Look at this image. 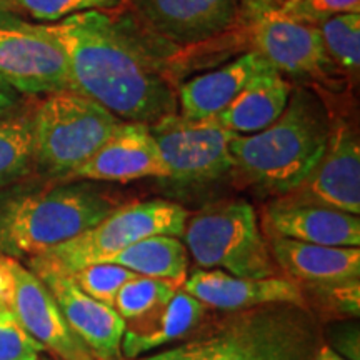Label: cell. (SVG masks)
<instances>
[{
    "label": "cell",
    "instance_id": "4",
    "mask_svg": "<svg viewBox=\"0 0 360 360\" xmlns=\"http://www.w3.org/2000/svg\"><path fill=\"white\" fill-rule=\"evenodd\" d=\"M195 342L202 360H314L323 337L309 307L277 302L232 312Z\"/></svg>",
    "mask_w": 360,
    "mask_h": 360
},
{
    "label": "cell",
    "instance_id": "5",
    "mask_svg": "<svg viewBox=\"0 0 360 360\" xmlns=\"http://www.w3.org/2000/svg\"><path fill=\"white\" fill-rule=\"evenodd\" d=\"M184 245L199 267L237 277L281 276L255 209L245 200L215 202L188 215Z\"/></svg>",
    "mask_w": 360,
    "mask_h": 360
},
{
    "label": "cell",
    "instance_id": "19",
    "mask_svg": "<svg viewBox=\"0 0 360 360\" xmlns=\"http://www.w3.org/2000/svg\"><path fill=\"white\" fill-rule=\"evenodd\" d=\"M270 254L282 276L299 285H323L360 278L359 247H328L267 237Z\"/></svg>",
    "mask_w": 360,
    "mask_h": 360
},
{
    "label": "cell",
    "instance_id": "30",
    "mask_svg": "<svg viewBox=\"0 0 360 360\" xmlns=\"http://www.w3.org/2000/svg\"><path fill=\"white\" fill-rule=\"evenodd\" d=\"M44 350L11 309L0 312V360H40Z\"/></svg>",
    "mask_w": 360,
    "mask_h": 360
},
{
    "label": "cell",
    "instance_id": "22",
    "mask_svg": "<svg viewBox=\"0 0 360 360\" xmlns=\"http://www.w3.org/2000/svg\"><path fill=\"white\" fill-rule=\"evenodd\" d=\"M103 262L120 265L137 276L159 278L182 287L187 278L188 252L179 237L152 236L135 242Z\"/></svg>",
    "mask_w": 360,
    "mask_h": 360
},
{
    "label": "cell",
    "instance_id": "35",
    "mask_svg": "<svg viewBox=\"0 0 360 360\" xmlns=\"http://www.w3.org/2000/svg\"><path fill=\"white\" fill-rule=\"evenodd\" d=\"M314 360H347V359L342 357L339 352H335V350L332 349L330 345L323 342V344L321 345V349H319L317 355H315Z\"/></svg>",
    "mask_w": 360,
    "mask_h": 360
},
{
    "label": "cell",
    "instance_id": "6",
    "mask_svg": "<svg viewBox=\"0 0 360 360\" xmlns=\"http://www.w3.org/2000/svg\"><path fill=\"white\" fill-rule=\"evenodd\" d=\"M187 219V210L170 200L154 199L122 204L77 237L30 257L29 265L70 276L85 265L114 257L142 238L182 237Z\"/></svg>",
    "mask_w": 360,
    "mask_h": 360
},
{
    "label": "cell",
    "instance_id": "34",
    "mask_svg": "<svg viewBox=\"0 0 360 360\" xmlns=\"http://www.w3.org/2000/svg\"><path fill=\"white\" fill-rule=\"evenodd\" d=\"M8 307V277L7 270L4 267L2 255H0V312Z\"/></svg>",
    "mask_w": 360,
    "mask_h": 360
},
{
    "label": "cell",
    "instance_id": "9",
    "mask_svg": "<svg viewBox=\"0 0 360 360\" xmlns=\"http://www.w3.org/2000/svg\"><path fill=\"white\" fill-rule=\"evenodd\" d=\"M254 52L278 74L295 77H327L335 69L317 27L300 24L281 12L277 0H242Z\"/></svg>",
    "mask_w": 360,
    "mask_h": 360
},
{
    "label": "cell",
    "instance_id": "13",
    "mask_svg": "<svg viewBox=\"0 0 360 360\" xmlns=\"http://www.w3.org/2000/svg\"><path fill=\"white\" fill-rule=\"evenodd\" d=\"M51 290L74 334L84 342L96 360H122L125 322L114 307L98 302L79 289L69 276L56 270L30 267Z\"/></svg>",
    "mask_w": 360,
    "mask_h": 360
},
{
    "label": "cell",
    "instance_id": "16",
    "mask_svg": "<svg viewBox=\"0 0 360 360\" xmlns=\"http://www.w3.org/2000/svg\"><path fill=\"white\" fill-rule=\"evenodd\" d=\"M180 289L186 290L207 309L229 314L277 302L307 307L299 283L285 276L247 278L232 276L224 270L197 269L187 276Z\"/></svg>",
    "mask_w": 360,
    "mask_h": 360
},
{
    "label": "cell",
    "instance_id": "31",
    "mask_svg": "<svg viewBox=\"0 0 360 360\" xmlns=\"http://www.w3.org/2000/svg\"><path fill=\"white\" fill-rule=\"evenodd\" d=\"M330 347L339 352L342 357L347 360H359L360 349H359V323L347 322L339 323L330 334Z\"/></svg>",
    "mask_w": 360,
    "mask_h": 360
},
{
    "label": "cell",
    "instance_id": "21",
    "mask_svg": "<svg viewBox=\"0 0 360 360\" xmlns=\"http://www.w3.org/2000/svg\"><path fill=\"white\" fill-rule=\"evenodd\" d=\"M290 84L277 70L259 75L242 90L215 120L237 135L257 134L272 125L285 110Z\"/></svg>",
    "mask_w": 360,
    "mask_h": 360
},
{
    "label": "cell",
    "instance_id": "17",
    "mask_svg": "<svg viewBox=\"0 0 360 360\" xmlns=\"http://www.w3.org/2000/svg\"><path fill=\"white\" fill-rule=\"evenodd\" d=\"M265 237H282L328 247H360L359 215L278 199L262 214Z\"/></svg>",
    "mask_w": 360,
    "mask_h": 360
},
{
    "label": "cell",
    "instance_id": "36",
    "mask_svg": "<svg viewBox=\"0 0 360 360\" xmlns=\"http://www.w3.org/2000/svg\"><path fill=\"white\" fill-rule=\"evenodd\" d=\"M7 12H12L11 6L7 4V0H0V13H7Z\"/></svg>",
    "mask_w": 360,
    "mask_h": 360
},
{
    "label": "cell",
    "instance_id": "29",
    "mask_svg": "<svg viewBox=\"0 0 360 360\" xmlns=\"http://www.w3.org/2000/svg\"><path fill=\"white\" fill-rule=\"evenodd\" d=\"M278 8L300 24L321 27L344 13H360V0H282Z\"/></svg>",
    "mask_w": 360,
    "mask_h": 360
},
{
    "label": "cell",
    "instance_id": "27",
    "mask_svg": "<svg viewBox=\"0 0 360 360\" xmlns=\"http://www.w3.org/2000/svg\"><path fill=\"white\" fill-rule=\"evenodd\" d=\"M137 274L120 267V265L109 262H97L85 265L70 274V278L77 283V287L84 294H87L98 302L114 307V300L119 294L120 287Z\"/></svg>",
    "mask_w": 360,
    "mask_h": 360
},
{
    "label": "cell",
    "instance_id": "11",
    "mask_svg": "<svg viewBox=\"0 0 360 360\" xmlns=\"http://www.w3.org/2000/svg\"><path fill=\"white\" fill-rule=\"evenodd\" d=\"M8 277V307L24 328L60 360H96L74 334L44 282L17 259L2 255Z\"/></svg>",
    "mask_w": 360,
    "mask_h": 360
},
{
    "label": "cell",
    "instance_id": "7",
    "mask_svg": "<svg viewBox=\"0 0 360 360\" xmlns=\"http://www.w3.org/2000/svg\"><path fill=\"white\" fill-rule=\"evenodd\" d=\"M35 165L65 180L85 164L124 120L74 90L51 94L32 115Z\"/></svg>",
    "mask_w": 360,
    "mask_h": 360
},
{
    "label": "cell",
    "instance_id": "14",
    "mask_svg": "<svg viewBox=\"0 0 360 360\" xmlns=\"http://www.w3.org/2000/svg\"><path fill=\"white\" fill-rule=\"evenodd\" d=\"M150 177L160 180L167 177L150 125L120 122L96 154L65 180L127 184Z\"/></svg>",
    "mask_w": 360,
    "mask_h": 360
},
{
    "label": "cell",
    "instance_id": "2",
    "mask_svg": "<svg viewBox=\"0 0 360 360\" xmlns=\"http://www.w3.org/2000/svg\"><path fill=\"white\" fill-rule=\"evenodd\" d=\"M330 132L326 105L314 94L297 89L272 125L257 134L233 135V172L281 199L312 172L326 152Z\"/></svg>",
    "mask_w": 360,
    "mask_h": 360
},
{
    "label": "cell",
    "instance_id": "10",
    "mask_svg": "<svg viewBox=\"0 0 360 360\" xmlns=\"http://www.w3.org/2000/svg\"><path fill=\"white\" fill-rule=\"evenodd\" d=\"M0 75L19 94L72 90L65 53L44 25L0 27Z\"/></svg>",
    "mask_w": 360,
    "mask_h": 360
},
{
    "label": "cell",
    "instance_id": "23",
    "mask_svg": "<svg viewBox=\"0 0 360 360\" xmlns=\"http://www.w3.org/2000/svg\"><path fill=\"white\" fill-rule=\"evenodd\" d=\"M34 165L32 120L29 117L0 119V188L27 177Z\"/></svg>",
    "mask_w": 360,
    "mask_h": 360
},
{
    "label": "cell",
    "instance_id": "32",
    "mask_svg": "<svg viewBox=\"0 0 360 360\" xmlns=\"http://www.w3.org/2000/svg\"><path fill=\"white\" fill-rule=\"evenodd\" d=\"M141 360H202L200 350L197 342L191 344H184L180 347L164 350V352L150 355V357H143Z\"/></svg>",
    "mask_w": 360,
    "mask_h": 360
},
{
    "label": "cell",
    "instance_id": "26",
    "mask_svg": "<svg viewBox=\"0 0 360 360\" xmlns=\"http://www.w3.org/2000/svg\"><path fill=\"white\" fill-rule=\"evenodd\" d=\"M305 304L334 317L357 319L360 314V278L323 285H300Z\"/></svg>",
    "mask_w": 360,
    "mask_h": 360
},
{
    "label": "cell",
    "instance_id": "33",
    "mask_svg": "<svg viewBox=\"0 0 360 360\" xmlns=\"http://www.w3.org/2000/svg\"><path fill=\"white\" fill-rule=\"evenodd\" d=\"M20 101L19 92L0 75V119L7 117Z\"/></svg>",
    "mask_w": 360,
    "mask_h": 360
},
{
    "label": "cell",
    "instance_id": "18",
    "mask_svg": "<svg viewBox=\"0 0 360 360\" xmlns=\"http://www.w3.org/2000/svg\"><path fill=\"white\" fill-rule=\"evenodd\" d=\"M276 70L254 51L212 72L197 75L177 92L179 114L188 119H215L252 80Z\"/></svg>",
    "mask_w": 360,
    "mask_h": 360
},
{
    "label": "cell",
    "instance_id": "28",
    "mask_svg": "<svg viewBox=\"0 0 360 360\" xmlns=\"http://www.w3.org/2000/svg\"><path fill=\"white\" fill-rule=\"evenodd\" d=\"M12 12H24L35 20L58 22L87 11H114L124 0H7Z\"/></svg>",
    "mask_w": 360,
    "mask_h": 360
},
{
    "label": "cell",
    "instance_id": "8",
    "mask_svg": "<svg viewBox=\"0 0 360 360\" xmlns=\"http://www.w3.org/2000/svg\"><path fill=\"white\" fill-rule=\"evenodd\" d=\"M170 184L197 187L233 174V134L215 119H188L179 112L150 124Z\"/></svg>",
    "mask_w": 360,
    "mask_h": 360
},
{
    "label": "cell",
    "instance_id": "20",
    "mask_svg": "<svg viewBox=\"0 0 360 360\" xmlns=\"http://www.w3.org/2000/svg\"><path fill=\"white\" fill-rule=\"evenodd\" d=\"M205 305L188 295L186 290L177 289L170 302L154 317L135 326H125L120 345L122 357L137 359L154 349L180 340L199 326L205 315Z\"/></svg>",
    "mask_w": 360,
    "mask_h": 360
},
{
    "label": "cell",
    "instance_id": "12",
    "mask_svg": "<svg viewBox=\"0 0 360 360\" xmlns=\"http://www.w3.org/2000/svg\"><path fill=\"white\" fill-rule=\"evenodd\" d=\"M281 199L359 215L360 142L357 132L340 120L332 125L330 139L321 160L294 192Z\"/></svg>",
    "mask_w": 360,
    "mask_h": 360
},
{
    "label": "cell",
    "instance_id": "3",
    "mask_svg": "<svg viewBox=\"0 0 360 360\" xmlns=\"http://www.w3.org/2000/svg\"><path fill=\"white\" fill-rule=\"evenodd\" d=\"M89 180L0 188V255L35 257L77 237L110 214L119 200Z\"/></svg>",
    "mask_w": 360,
    "mask_h": 360
},
{
    "label": "cell",
    "instance_id": "15",
    "mask_svg": "<svg viewBox=\"0 0 360 360\" xmlns=\"http://www.w3.org/2000/svg\"><path fill=\"white\" fill-rule=\"evenodd\" d=\"M152 32L191 45L224 34L240 17L242 0H124Z\"/></svg>",
    "mask_w": 360,
    "mask_h": 360
},
{
    "label": "cell",
    "instance_id": "25",
    "mask_svg": "<svg viewBox=\"0 0 360 360\" xmlns=\"http://www.w3.org/2000/svg\"><path fill=\"white\" fill-rule=\"evenodd\" d=\"M323 47L335 65L349 72L360 67V13H344L319 27Z\"/></svg>",
    "mask_w": 360,
    "mask_h": 360
},
{
    "label": "cell",
    "instance_id": "37",
    "mask_svg": "<svg viewBox=\"0 0 360 360\" xmlns=\"http://www.w3.org/2000/svg\"><path fill=\"white\" fill-rule=\"evenodd\" d=\"M277 2H282V0H277Z\"/></svg>",
    "mask_w": 360,
    "mask_h": 360
},
{
    "label": "cell",
    "instance_id": "1",
    "mask_svg": "<svg viewBox=\"0 0 360 360\" xmlns=\"http://www.w3.org/2000/svg\"><path fill=\"white\" fill-rule=\"evenodd\" d=\"M130 20L87 11L44 25L67 57L74 92L124 122L154 124L179 110L177 94Z\"/></svg>",
    "mask_w": 360,
    "mask_h": 360
},
{
    "label": "cell",
    "instance_id": "24",
    "mask_svg": "<svg viewBox=\"0 0 360 360\" xmlns=\"http://www.w3.org/2000/svg\"><path fill=\"white\" fill-rule=\"evenodd\" d=\"M180 287L159 278L135 276L120 287L114 300L115 312L124 319L125 326L142 323L159 314L170 302Z\"/></svg>",
    "mask_w": 360,
    "mask_h": 360
}]
</instances>
